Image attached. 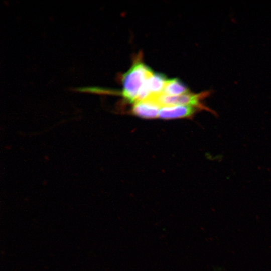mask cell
Wrapping results in <instances>:
<instances>
[{
    "instance_id": "3957f363",
    "label": "cell",
    "mask_w": 271,
    "mask_h": 271,
    "mask_svg": "<svg viewBox=\"0 0 271 271\" xmlns=\"http://www.w3.org/2000/svg\"><path fill=\"white\" fill-rule=\"evenodd\" d=\"M198 109L188 105L162 106L160 108L158 117L164 119L188 117L192 116Z\"/></svg>"
},
{
    "instance_id": "5b68a950",
    "label": "cell",
    "mask_w": 271,
    "mask_h": 271,
    "mask_svg": "<svg viewBox=\"0 0 271 271\" xmlns=\"http://www.w3.org/2000/svg\"><path fill=\"white\" fill-rule=\"evenodd\" d=\"M160 107L158 103L149 100L137 101L133 103L132 112L140 117L154 118L158 117Z\"/></svg>"
},
{
    "instance_id": "6da1fadb",
    "label": "cell",
    "mask_w": 271,
    "mask_h": 271,
    "mask_svg": "<svg viewBox=\"0 0 271 271\" xmlns=\"http://www.w3.org/2000/svg\"><path fill=\"white\" fill-rule=\"evenodd\" d=\"M152 70L141 60H136L130 69L122 76V90L121 94L130 103H134L139 92Z\"/></svg>"
},
{
    "instance_id": "277c9868",
    "label": "cell",
    "mask_w": 271,
    "mask_h": 271,
    "mask_svg": "<svg viewBox=\"0 0 271 271\" xmlns=\"http://www.w3.org/2000/svg\"><path fill=\"white\" fill-rule=\"evenodd\" d=\"M167 80L166 77L159 73L153 72L148 77L143 87L150 95L148 99H154L162 94Z\"/></svg>"
},
{
    "instance_id": "7a4b0ae2",
    "label": "cell",
    "mask_w": 271,
    "mask_h": 271,
    "mask_svg": "<svg viewBox=\"0 0 271 271\" xmlns=\"http://www.w3.org/2000/svg\"><path fill=\"white\" fill-rule=\"evenodd\" d=\"M209 91L203 92L198 94L188 92L182 95L174 96L161 95L156 98L153 101L158 103L161 107L173 105H188L192 106L201 109L215 112L204 106L201 101L208 96Z\"/></svg>"
},
{
    "instance_id": "8992f818",
    "label": "cell",
    "mask_w": 271,
    "mask_h": 271,
    "mask_svg": "<svg viewBox=\"0 0 271 271\" xmlns=\"http://www.w3.org/2000/svg\"><path fill=\"white\" fill-rule=\"evenodd\" d=\"M188 88L180 80L177 78L167 80L164 88L162 94L174 96L189 92Z\"/></svg>"
},
{
    "instance_id": "52a82bcc",
    "label": "cell",
    "mask_w": 271,
    "mask_h": 271,
    "mask_svg": "<svg viewBox=\"0 0 271 271\" xmlns=\"http://www.w3.org/2000/svg\"><path fill=\"white\" fill-rule=\"evenodd\" d=\"M79 91H88L90 92H95V93H109L110 92L113 93L112 91H109V90L101 88H98V87H85V88H80L79 89Z\"/></svg>"
}]
</instances>
